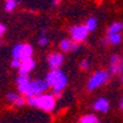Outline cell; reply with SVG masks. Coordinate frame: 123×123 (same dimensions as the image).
Returning <instances> with one entry per match:
<instances>
[{
	"mask_svg": "<svg viewBox=\"0 0 123 123\" xmlns=\"http://www.w3.org/2000/svg\"><path fill=\"white\" fill-rule=\"evenodd\" d=\"M45 80L49 86L52 88V95L55 98H60L62 90L67 85V77L60 69H51L46 74Z\"/></svg>",
	"mask_w": 123,
	"mask_h": 123,
	"instance_id": "obj_1",
	"label": "cell"
},
{
	"mask_svg": "<svg viewBox=\"0 0 123 123\" xmlns=\"http://www.w3.org/2000/svg\"><path fill=\"white\" fill-rule=\"evenodd\" d=\"M27 104L31 106L38 107L45 112H51L56 106V98L52 94H39L28 98Z\"/></svg>",
	"mask_w": 123,
	"mask_h": 123,
	"instance_id": "obj_2",
	"label": "cell"
},
{
	"mask_svg": "<svg viewBox=\"0 0 123 123\" xmlns=\"http://www.w3.org/2000/svg\"><path fill=\"white\" fill-rule=\"evenodd\" d=\"M110 72L107 71H98L95 72L86 83V89L89 92H94L95 89L100 88L101 85H104L105 83H107L110 79Z\"/></svg>",
	"mask_w": 123,
	"mask_h": 123,
	"instance_id": "obj_3",
	"label": "cell"
},
{
	"mask_svg": "<svg viewBox=\"0 0 123 123\" xmlns=\"http://www.w3.org/2000/svg\"><path fill=\"white\" fill-rule=\"evenodd\" d=\"M69 34H71L73 42L80 43V42L86 39L88 34H89V31L85 27V25H78V26H74L69 29Z\"/></svg>",
	"mask_w": 123,
	"mask_h": 123,
	"instance_id": "obj_4",
	"label": "cell"
},
{
	"mask_svg": "<svg viewBox=\"0 0 123 123\" xmlns=\"http://www.w3.org/2000/svg\"><path fill=\"white\" fill-rule=\"evenodd\" d=\"M31 85H32V90H33V94L34 95H39V94H43L48 90V83L45 79H40V78H37L34 80H31Z\"/></svg>",
	"mask_w": 123,
	"mask_h": 123,
	"instance_id": "obj_5",
	"label": "cell"
},
{
	"mask_svg": "<svg viewBox=\"0 0 123 123\" xmlns=\"http://www.w3.org/2000/svg\"><path fill=\"white\" fill-rule=\"evenodd\" d=\"M48 63L51 69H59L63 63V55L60 52H51L48 56Z\"/></svg>",
	"mask_w": 123,
	"mask_h": 123,
	"instance_id": "obj_6",
	"label": "cell"
},
{
	"mask_svg": "<svg viewBox=\"0 0 123 123\" xmlns=\"http://www.w3.org/2000/svg\"><path fill=\"white\" fill-rule=\"evenodd\" d=\"M34 67H36V61L32 57H27L21 60V65L18 67V72L20 74H28L31 71H33Z\"/></svg>",
	"mask_w": 123,
	"mask_h": 123,
	"instance_id": "obj_7",
	"label": "cell"
},
{
	"mask_svg": "<svg viewBox=\"0 0 123 123\" xmlns=\"http://www.w3.org/2000/svg\"><path fill=\"white\" fill-rule=\"evenodd\" d=\"M93 109H94L95 111H98V112L106 113V112L109 111V109H110V102H109V100H106V99L100 98V99H98V100L94 102Z\"/></svg>",
	"mask_w": 123,
	"mask_h": 123,
	"instance_id": "obj_8",
	"label": "cell"
},
{
	"mask_svg": "<svg viewBox=\"0 0 123 123\" xmlns=\"http://www.w3.org/2000/svg\"><path fill=\"white\" fill-rule=\"evenodd\" d=\"M6 100L9 102L16 105V106H23V105L26 104V99L23 96L16 94V93H12V92H10V93L6 94Z\"/></svg>",
	"mask_w": 123,
	"mask_h": 123,
	"instance_id": "obj_9",
	"label": "cell"
},
{
	"mask_svg": "<svg viewBox=\"0 0 123 123\" xmlns=\"http://www.w3.org/2000/svg\"><path fill=\"white\" fill-rule=\"evenodd\" d=\"M17 86H18V92L21 93V95L27 96V98H29V96L34 95V94H33V90H32L31 82H29V83H27V84H20V85H17Z\"/></svg>",
	"mask_w": 123,
	"mask_h": 123,
	"instance_id": "obj_10",
	"label": "cell"
},
{
	"mask_svg": "<svg viewBox=\"0 0 123 123\" xmlns=\"http://www.w3.org/2000/svg\"><path fill=\"white\" fill-rule=\"evenodd\" d=\"M79 123H101L95 115H84L79 118Z\"/></svg>",
	"mask_w": 123,
	"mask_h": 123,
	"instance_id": "obj_11",
	"label": "cell"
},
{
	"mask_svg": "<svg viewBox=\"0 0 123 123\" xmlns=\"http://www.w3.org/2000/svg\"><path fill=\"white\" fill-rule=\"evenodd\" d=\"M122 29H123V23H121V22H113V23L110 25V27L107 28V34L119 33Z\"/></svg>",
	"mask_w": 123,
	"mask_h": 123,
	"instance_id": "obj_12",
	"label": "cell"
},
{
	"mask_svg": "<svg viewBox=\"0 0 123 123\" xmlns=\"http://www.w3.org/2000/svg\"><path fill=\"white\" fill-rule=\"evenodd\" d=\"M33 55V48L29 44H23L22 48V55H21V60L27 59V57H32Z\"/></svg>",
	"mask_w": 123,
	"mask_h": 123,
	"instance_id": "obj_13",
	"label": "cell"
},
{
	"mask_svg": "<svg viewBox=\"0 0 123 123\" xmlns=\"http://www.w3.org/2000/svg\"><path fill=\"white\" fill-rule=\"evenodd\" d=\"M85 27L88 28L89 32H94L98 27V20L95 17H90V18H88L86 22H85Z\"/></svg>",
	"mask_w": 123,
	"mask_h": 123,
	"instance_id": "obj_14",
	"label": "cell"
},
{
	"mask_svg": "<svg viewBox=\"0 0 123 123\" xmlns=\"http://www.w3.org/2000/svg\"><path fill=\"white\" fill-rule=\"evenodd\" d=\"M72 44H73V42H72L71 39H62V40L60 42V49H61L62 51H65V52L71 51Z\"/></svg>",
	"mask_w": 123,
	"mask_h": 123,
	"instance_id": "obj_15",
	"label": "cell"
},
{
	"mask_svg": "<svg viewBox=\"0 0 123 123\" xmlns=\"http://www.w3.org/2000/svg\"><path fill=\"white\" fill-rule=\"evenodd\" d=\"M107 39H109V43H110V44L116 45V44H119V43H121L122 36H121L119 33H112V34H109Z\"/></svg>",
	"mask_w": 123,
	"mask_h": 123,
	"instance_id": "obj_16",
	"label": "cell"
},
{
	"mask_svg": "<svg viewBox=\"0 0 123 123\" xmlns=\"http://www.w3.org/2000/svg\"><path fill=\"white\" fill-rule=\"evenodd\" d=\"M17 4H18V0H5V10L7 12H12L16 9Z\"/></svg>",
	"mask_w": 123,
	"mask_h": 123,
	"instance_id": "obj_17",
	"label": "cell"
},
{
	"mask_svg": "<svg viewBox=\"0 0 123 123\" xmlns=\"http://www.w3.org/2000/svg\"><path fill=\"white\" fill-rule=\"evenodd\" d=\"M22 48H23V44H17V45L12 49V57L21 59V55H22Z\"/></svg>",
	"mask_w": 123,
	"mask_h": 123,
	"instance_id": "obj_18",
	"label": "cell"
},
{
	"mask_svg": "<svg viewBox=\"0 0 123 123\" xmlns=\"http://www.w3.org/2000/svg\"><path fill=\"white\" fill-rule=\"evenodd\" d=\"M29 82H31V79H29L28 74H20L18 77L16 78L17 85H20V84H27V83H29Z\"/></svg>",
	"mask_w": 123,
	"mask_h": 123,
	"instance_id": "obj_19",
	"label": "cell"
},
{
	"mask_svg": "<svg viewBox=\"0 0 123 123\" xmlns=\"http://www.w3.org/2000/svg\"><path fill=\"white\" fill-rule=\"evenodd\" d=\"M110 73H113V74H119V73H122L121 65H119V63H112V65L110 66Z\"/></svg>",
	"mask_w": 123,
	"mask_h": 123,
	"instance_id": "obj_20",
	"label": "cell"
},
{
	"mask_svg": "<svg viewBox=\"0 0 123 123\" xmlns=\"http://www.w3.org/2000/svg\"><path fill=\"white\" fill-rule=\"evenodd\" d=\"M21 65V59H16V57H12V61H11V66L13 68H18Z\"/></svg>",
	"mask_w": 123,
	"mask_h": 123,
	"instance_id": "obj_21",
	"label": "cell"
},
{
	"mask_svg": "<svg viewBox=\"0 0 123 123\" xmlns=\"http://www.w3.org/2000/svg\"><path fill=\"white\" fill-rule=\"evenodd\" d=\"M110 62H111V65H112V63H119V62H121V57H119L118 55H113V56H111Z\"/></svg>",
	"mask_w": 123,
	"mask_h": 123,
	"instance_id": "obj_22",
	"label": "cell"
},
{
	"mask_svg": "<svg viewBox=\"0 0 123 123\" xmlns=\"http://www.w3.org/2000/svg\"><path fill=\"white\" fill-rule=\"evenodd\" d=\"M38 44H39L40 46L46 45V44H48V38H46V37H40L39 40H38Z\"/></svg>",
	"mask_w": 123,
	"mask_h": 123,
	"instance_id": "obj_23",
	"label": "cell"
},
{
	"mask_svg": "<svg viewBox=\"0 0 123 123\" xmlns=\"http://www.w3.org/2000/svg\"><path fill=\"white\" fill-rule=\"evenodd\" d=\"M80 68L82 69H88V68H89V61H88V60H83L80 62Z\"/></svg>",
	"mask_w": 123,
	"mask_h": 123,
	"instance_id": "obj_24",
	"label": "cell"
},
{
	"mask_svg": "<svg viewBox=\"0 0 123 123\" xmlns=\"http://www.w3.org/2000/svg\"><path fill=\"white\" fill-rule=\"evenodd\" d=\"M79 48H80V45H79L77 42H73V44H72V46H71V51H78Z\"/></svg>",
	"mask_w": 123,
	"mask_h": 123,
	"instance_id": "obj_25",
	"label": "cell"
},
{
	"mask_svg": "<svg viewBox=\"0 0 123 123\" xmlns=\"http://www.w3.org/2000/svg\"><path fill=\"white\" fill-rule=\"evenodd\" d=\"M5 32H6V27L3 23H0V37H3L5 34Z\"/></svg>",
	"mask_w": 123,
	"mask_h": 123,
	"instance_id": "obj_26",
	"label": "cell"
},
{
	"mask_svg": "<svg viewBox=\"0 0 123 123\" xmlns=\"http://www.w3.org/2000/svg\"><path fill=\"white\" fill-rule=\"evenodd\" d=\"M61 3V0H52V5H59Z\"/></svg>",
	"mask_w": 123,
	"mask_h": 123,
	"instance_id": "obj_27",
	"label": "cell"
},
{
	"mask_svg": "<svg viewBox=\"0 0 123 123\" xmlns=\"http://www.w3.org/2000/svg\"><path fill=\"white\" fill-rule=\"evenodd\" d=\"M107 42H109V39H104V40H101V45H106Z\"/></svg>",
	"mask_w": 123,
	"mask_h": 123,
	"instance_id": "obj_28",
	"label": "cell"
},
{
	"mask_svg": "<svg viewBox=\"0 0 123 123\" xmlns=\"http://www.w3.org/2000/svg\"><path fill=\"white\" fill-rule=\"evenodd\" d=\"M119 109L121 110H123V99L121 100V102H119Z\"/></svg>",
	"mask_w": 123,
	"mask_h": 123,
	"instance_id": "obj_29",
	"label": "cell"
},
{
	"mask_svg": "<svg viewBox=\"0 0 123 123\" xmlns=\"http://www.w3.org/2000/svg\"><path fill=\"white\" fill-rule=\"evenodd\" d=\"M119 65H121V68H122V73H123V59H121V62H119Z\"/></svg>",
	"mask_w": 123,
	"mask_h": 123,
	"instance_id": "obj_30",
	"label": "cell"
},
{
	"mask_svg": "<svg viewBox=\"0 0 123 123\" xmlns=\"http://www.w3.org/2000/svg\"><path fill=\"white\" fill-rule=\"evenodd\" d=\"M122 83H123V76H122Z\"/></svg>",
	"mask_w": 123,
	"mask_h": 123,
	"instance_id": "obj_31",
	"label": "cell"
}]
</instances>
